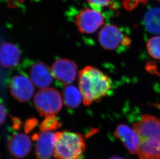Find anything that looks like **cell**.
<instances>
[{
	"mask_svg": "<svg viewBox=\"0 0 160 159\" xmlns=\"http://www.w3.org/2000/svg\"><path fill=\"white\" fill-rule=\"evenodd\" d=\"M78 75L79 89L86 106L100 101L112 90L109 78L95 67L86 66L79 71Z\"/></svg>",
	"mask_w": 160,
	"mask_h": 159,
	"instance_id": "6da1fadb",
	"label": "cell"
},
{
	"mask_svg": "<svg viewBox=\"0 0 160 159\" xmlns=\"http://www.w3.org/2000/svg\"><path fill=\"white\" fill-rule=\"evenodd\" d=\"M133 127L141 138L138 152L139 159H160V119L143 115Z\"/></svg>",
	"mask_w": 160,
	"mask_h": 159,
	"instance_id": "7a4b0ae2",
	"label": "cell"
},
{
	"mask_svg": "<svg viewBox=\"0 0 160 159\" xmlns=\"http://www.w3.org/2000/svg\"><path fill=\"white\" fill-rule=\"evenodd\" d=\"M55 159H80L86 149L82 134L69 131L56 133Z\"/></svg>",
	"mask_w": 160,
	"mask_h": 159,
	"instance_id": "3957f363",
	"label": "cell"
},
{
	"mask_svg": "<svg viewBox=\"0 0 160 159\" xmlns=\"http://www.w3.org/2000/svg\"><path fill=\"white\" fill-rule=\"evenodd\" d=\"M34 104L41 116L57 114L62 108L63 99L57 90L52 88L42 89L35 95Z\"/></svg>",
	"mask_w": 160,
	"mask_h": 159,
	"instance_id": "277c9868",
	"label": "cell"
},
{
	"mask_svg": "<svg viewBox=\"0 0 160 159\" xmlns=\"http://www.w3.org/2000/svg\"><path fill=\"white\" fill-rule=\"evenodd\" d=\"M98 41L104 49L113 51L122 47H128L131 41L122 32L120 28L113 24H107L100 31Z\"/></svg>",
	"mask_w": 160,
	"mask_h": 159,
	"instance_id": "5b68a950",
	"label": "cell"
},
{
	"mask_svg": "<svg viewBox=\"0 0 160 159\" xmlns=\"http://www.w3.org/2000/svg\"><path fill=\"white\" fill-rule=\"evenodd\" d=\"M104 23V18L101 12L93 8L82 10L75 19L76 27L82 34L93 33Z\"/></svg>",
	"mask_w": 160,
	"mask_h": 159,
	"instance_id": "8992f818",
	"label": "cell"
},
{
	"mask_svg": "<svg viewBox=\"0 0 160 159\" xmlns=\"http://www.w3.org/2000/svg\"><path fill=\"white\" fill-rule=\"evenodd\" d=\"M77 70L75 63L67 59H58L53 63L51 67L54 78L61 84L67 85L75 80Z\"/></svg>",
	"mask_w": 160,
	"mask_h": 159,
	"instance_id": "52a82bcc",
	"label": "cell"
},
{
	"mask_svg": "<svg viewBox=\"0 0 160 159\" xmlns=\"http://www.w3.org/2000/svg\"><path fill=\"white\" fill-rule=\"evenodd\" d=\"M9 90L12 97L19 102L30 100L34 92L33 83L23 75H16L12 78L9 85Z\"/></svg>",
	"mask_w": 160,
	"mask_h": 159,
	"instance_id": "ba28073f",
	"label": "cell"
},
{
	"mask_svg": "<svg viewBox=\"0 0 160 159\" xmlns=\"http://www.w3.org/2000/svg\"><path fill=\"white\" fill-rule=\"evenodd\" d=\"M56 133L52 131H42L33 136L36 141L35 154L36 159H50L54 153Z\"/></svg>",
	"mask_w": 160,
	"mask_h": 159,
	"instance_id": "9c48e42d",
	"label": "cell"
},
{
	"mask_svg": "<svg viewBox=\"0 0 160 159\" xmlns=\"http://www.w3.org/2000/svg\"><path fill=\"white\" fill-rule=\"evenodd\" d=\"M114 135L123 143L130 153L138 155L141 138L134 129L124 124H120L117 127Z\"/></svg>",
	"mask_w": 160,
	"mask_h": 159,
	"instance_id": "30bf717a",
	"label": "cell"
},
{
	"mask_svg": "<svg viewBox=\"0 0 160 159\" xmlns=\"http://www.w3.org/2000/svg\"><path fill=\"white\" fill-rule=\"evenodd\" d=\"M29 75L34 85L39 89L47 88L53 81L51 69L42 62L34 64L30 70Z\"/></svg>",
	"mask_w": 160,
	"mask_h": 159,
	"instance_id": "8fae6325",
	"label": "cell"
},
{
	"mask_svg": "<svg viewBox=\"0 0 160 159\" xmlns=\"http://www.w3.org/2000/svg\"><path fill=\"white\" fill-rule=\"evenodd\" d=\"M8 148L11 155L16 158H23L30 152L31 142L25 134H15L8 140Z\"/></svg>",
	"mask_w": 160,
	"mask_h": 159,
	"instance_id": "7c38bea8",
	"label": "cell"
},
{
	"mask_svg": "<svg viewBox=\"0 0 160 159\" xmlns=\"http://www.w3.org/2000/svg\"><path fill=\"white\" fill-rule=\"evenodd\" d=\"M20 51L18 47L10 42L2 45L0 51L1 65L4 68H12L18 65L20 59Z\"/></svg>",
	"mask_w": 160,
	"mask_h": 159,
	"instance_id": "4fadbf2b",
	"label": "cell"
},
{
	"mask_svg": "<svg viewBox=\"0 0 160 159\" xmlns=\"http://www.w3.org/2000/svg\"><path fill=\"white\" fill-rule=\"evenodd\" d=\"M63 100L68 108H77L80 105L83 98L80 89L75 86L68 85L63 90Z\"/></svg>",
	"mask_w": 160,
	"mask_h": 159,
	"instance_id": "5bb4252c",
	"label": "cell"
},
{
	"mask_svg": "<svg viewBox=\"0 0 160 159\" xmlns=\"http://www.w3.org/2000/svg\"><path fill=\"white\" fill-rule=\"evenodd\" d=\"M144 24L148 32L160 34V8H152L147 12L144 17Z\"/></svg>",
	"mask_w": 160,
	"mask_h": 159,
	"instance_id": "9a60e30c",
	"label": "cell"
},
{
	"mask_svg": "<svg viewBox=\"0 0 160 159\" xmlns=\"http://www.w3.org/2000/svg\"><path fill=\"white\" fill-rule=\"evenodd\" d=\"M147 50L151 57L160 60V35L151 38L147 42Z\"/></svg>",
	"mask_w": 160,
	"mask_h": 159,
	"instance_id": "2e32d148",
	"label": "cell"
},
{
	"mask_svg": "<svg viewBox=\"0 0 160 159\" xmlns=\"http://www.w3.org/2000/svg\"><path fill=\"white\" fill-rule=\"evenodd\" d=\"M61 125L62 123L59 122L57 117L54 115H52L46 116L39 128L42 131H51L58 129Z\"/></svg>",
	"mask_w": 160,
	"mask_h": 159,
	"instance_id": "e0dca14e",
	"label": "cell"
},
{
	"mask_svg": "<svg viewBox=\"0 0 160 159\" xmlns=\"http://www.w3.org/2000/svg\"><path fill=\"white\" fill-rule=\"evenodd\" d=\"M148 0H123L122 4L124 9L131 11L139 4H146Z\"/></svg>",
	"mask_w": 160,
	"mask_h": 159,
	"instance_id": "ac0fdd59",
	"label": "cell"
},
{
	"mask_svg": "<svg viewBox=\"0 0 160 159\" xmlns=\"http://www.w3.org/2000/svg\"><path fill=\"white\" fill-rule=\"evenodd\" d=\"M89 4L93 9L100 11L102 7L110 4L112 0H87Z\"/></svg>",
	"mask_w": 160,
	"mask_h": 159,
	"instance_id": "d6986e66",
	"label": "cell"
},
{
	"mask_svg": "<svg viewBox=\"0 0 160 159\" xmlns=\"http://www.w3.org/2000/svg\"><path fill=\"white\" fill-rule=\"evenodd\" d=\"M38 120L36 118H30L26 121L24 126V131L26 133L30 132L38 124Z\"/></svg>",
	"mask_w": 160,
	"mask_h": 159,
	"instance_id": "ffe728a7",
	"label": "cell"
},
{
	"mask_svg": "<svg viewBox=\"0 0 160 159\" xmlns=\"http://www.w3.org/2000/svg\"><path fill=\"white\" fill-rule=\"evenodd\" d=\"M8 5L10 7H17L24 1V0H6Z\"/></svg>",
	"mask_w": 160,
	"mask_h": 159,
	"instance_id": "44dd1931",
	"label": "cell"
},
{
	"mask_svg": "<svg viewBox=\"0 0 160 159\" xmlns=\"http://www.w3.org/2000/svg\"><path fill=\"white\" fill-rule=\"evenodd\" d=\"M0 116H1V118H0V121H1V125H2L3 123L5 122V118H6V110L4 106L3 105V104H1L0 105Z\"/></svg>",
	"mask_w": 160,
	"mask_h": 159,
	"instance_id": "7402d4cb",
	"label": "cell"
},
{
	"mask_svg": "<svg viewBox=\"0 0 160 159\" xmlns=\"http://www.w3.org/2000/svg\"><path fill=\"white\" fill-rule=\"evenodd\" d=\"M12 119L13 121V128L15 129H19L21 123L20 120L16 117H12Z\"/></svg>",
	"mask_w": 160,
	"mask_h": 159,
	"instance_id": "603a6c76",
	"label": "cell"
},
{
	"mask_svg": "<svg viewBox=\"0 0 160 159\" xmlns=\"http://www.w3.org/2000/svg\"><path fill=\"white\" fill-rule=\"evenodd\" d=\"M109 159H124L123 158H122V157H120L119 156H112L111 157V158H109Z\"/></svg>",
	"mask_w": 160,
	"mask_h": 159,
	"instance_id": "cb8c5ba5",
	"label": "cell"
},
{
	"mask_svg": "<svg viewBox=\"0 0 160 159\" xmlns=\"http://www.w3.org/2000/svg\"><path fill=\"white\" fill-rule=\"evenodd\" d=\"M158 1H160V0H158Z\"/></svg>",
	"mask_w": 160,
	"mask_h": 159,
	"instance_id": "d4e9b609",
	"label": "cell"
}]
</instances>
